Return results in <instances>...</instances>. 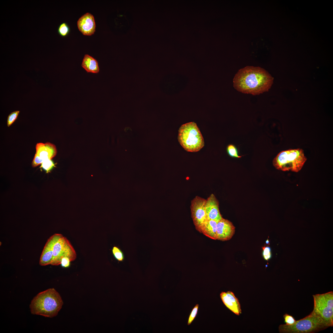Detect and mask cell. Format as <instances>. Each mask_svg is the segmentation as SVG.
<instances>
[{
  "instance_id": "cell-1",
  "label": "cell",
  "mask_w": 333,
  "mask_h": 333,
  "mask_svg": "<svg viewBox=\"0 0 333 333\" xmlns=\"http://www.w3.org/2000/svg\"><path fill=\"white\" fill-rule=\"evenodd\" d=\"M273 78L264 69L247 66L240 69L233 79V86L241 92L258 95L271 88Z\"/></svg>"
},
{
  "instance_id": "cell-2",
  "label": "cell",
  "mask_w": 333,
  "mask_h": 333,
  "mask_svg": "<svg viewBox=\"0 0 333 333\" xmlns=\"http://www.w3.org/2000/svg\"><path fill=\"white\" fill-rule=\"evenodd\" d=\"M63 304L59 294L51 288L37 294L32 300L30 308L32 314L52 318L57 315Z\"/></svg>"
},
{
  "instance_id": "cell-3",
  "label": "cell",
  "mask_w": 333,
  "mask_h": 333,
  "mask_svg": "<svg viewBox=\"0 0 333 333\" xmlns=\"http://www.w3.org/2000/svg\"><path fill=\"white\" fill-rule=\"evenodd\" d=\"M307 159L302 149H289L279 152L273 159V164L278 170L298 172Z\"/></svg>"
},
{
  "instance_id": "cell-4",
  "label": "cell",
  "mask_w": 333,
  "mask_h": 333,
  "mask_svg": "<svg viewBox=\"0 0 333 333\" xmlns=\"http://www.w3.org/2000/svg\"><path fill=\"white\" fill-rule=\"evenodd\" d=\"M325 322L313 310L303 318L296 321L292 325H280L279 331L282 333H310L329 327Z\"/></svg>"
},
{
  "instance_id": "cell-5",
  "label": "cell",
  "mask_w": 333,
  "mask_h": 333,
  "mask_svg": "<svg viewBox=\"0 0 333 333\" xmlns=\"http://www.w3.org/2000/svg\"><path fill=\"white\" fill-rule=\"evenodd\" d=\"M179 142L186 151L196 152L204 146L203 137L196 123L192 122L182 125L179 130Z\"/></svg>"
},
{
  "instance_id": "cell-6",
  "label": "cell",
  "mask_w": 333,
  "mask_h": 333,
  "mask_svg": "<svg viewBox=\"0 0 333 333\" xmlns=\"http://www.w3.org/2000/svg\"><path fill=\"white\" fill-rule=\"evenodd\" d=\"M313 311L321 317L329 327L333 325V292L313 295Z\"/></svg>"
},
{
  "instance_id": "cell-7",
  "label": "cell",
  "mask_w": 333,
  "mask_h": 333,
  "mask_svg": "<svg viewBox=\"0 0 333 333\" xmlns=\"http://www.w3.org/2000/svg\"><path fill=\"white\" fill-rule=\"evenodd\" d=\"M64 257L68 258L72 261L76 259V254L69 241L62 235L59 233L53 245V258L51 265H60L62 258Z\"/></svg>"
},
{
  "instance_id": "cell-8",
  "label": "cell",
  "mask_w": 333,
  "mask_h": 333,
  "mask_svg": "<svg viewBox=\"0 0 333 333\" xmlns=\"http://www.w3.org/2000/svg\"><path fill=\"white\" fill-rule=\"evenodd\" d=\"M206 199L196 196L191 201L190 207L191 217L196 229L200 228L207 220L206 209Z\"/></svg>"
},
{
  "instance_id": "cell-9",
  "label": "cell",
  "mask_w": 333,
  "mask_h": 333,
  "mask_svg": "<svg viewBox=\"0 0 333 333\" xmlns=\"http://www.w3.org/2000/svg\"><path fill=\"white\" fill-rule=\"evenodd\" d=\"M235 227L229 220L222 218L217 224V240L225 241L230 240L235 233Z\"/></svg>"
},
{
  "instance_id": "cell-10",
  "label": "cell",
  "mask_w": 333,
  "mask_h": 333,
  "mask_svg": "<svg viewBox=\"0 0 333 333\" xmlns=\"http://www.w3.org/2000/svg\"><path fill=\"white\" fill-rule=\"evenodd\" d=\"M79 30L84 35L90 36L95 31L96 24L93 16L87 13L82 16L77 22Z\"/></svg>"
},
{
  "instance_id": "cell-11",
  "label": "cell",
  "mask_w": 333,
  "mask_h": 333,
  "mask_svg": "<svg viewBox=\"0 0 333 333\" xmlns=\"http://www.w3.org/2000/svg\"><path fill=\"white\" fill-rule=\"evenodd\" d=\"M205 209L207 220L218 221L223 218L220 212L219 202L213 194L206 199Z\"/></svg>"
},
{
  "instance_id": "cell-12",
  "label": "cell",
  "mask_w": 333,
  "mask_h": 333,
  "mask_svg": "<svg viewBox=\"0 0 333 333\" xmlns=\"http://www.w3.org/2000/svg\"><path fill=\"white\" fill-rule=\"evenodd\" d=\"M59 233H55L48 239L43 249L39 261L41 266L51 265L53 255V247Z\"/></svg>"
},
{
  "instance_id": "cell-13",
  "label": "cell",
  "mask_w": 333,
  "mask_h": 333,
  "mask_svg": "<svg viewBox=\"0 0 333 333\" xmlns=\"http://www.w3.org/2000/svg\"><path fill=\"white\" fill-rule=\"evenodd\" d=\"M220 296L224 304L229 310L237 315H239L241 313L239 300L233 292L231 291L226 292H222Z\"/></svg>"
},
{
  "instance_id": "cell-14",
  "label": "cell",
  "mask_w": 333,
  "mask_h": 333,
  "mask_svg": "<svg viewBox=\"0 0 333 333\" xmlns=\"http://www.w3.org/2000/svg\"><path fill=\"white\" fill-rule=\"evenodd\" d=\"M35 154L44 160L51 159L57 153L56 146L54 144L47 142L45 143H37L36 145Z\"/></svg>"
},
{
  "instance_id": "cell-15",
  "label": "cell",
  "mask_w": 333,
  "mask_h": 333,
  "mask_svg": "<svg viewBox=\"0 0 333 333\" xmlns=\"http://www.w3.org/2000/svg\"><path fill=\"white\" fill-rule=\"evenodd\" d=\"M217 222L213 220H207L201 226L199 232L212 239L217 240Z\"/></svg>"
},
{
  "instance_id": "cell-16",
  "label": "cell",
  "mask_w": 333,
  "mask_h": 333,
  "mask_svg": "<svg viewBox=\"0 0 333 333\" xmlns=\"http://www.w3.org/2000/svg\"><path fill=\"white\" fill-rule=\"evenodd\" d=\"M81 66L87 72L97 73L99 71L98 63L97 60L88 54L84 55Z\"/></svg>"
},
{
  "instance_id": "cell-17",
  "label": "cell",
  "mask_w": 333,
  "mask_h": 333,
  "mask_svg": "<svg viewBox=\"0 0 333 333\" xmlns=\"http://www.w3.org/2000/svg\"><path fill=\"white\" fill-rule=\"evenodd\" d=\"M227 151L228 155L233 158H240L242 157L239 155L236 147L232 144L228 145L227 147Z\"/></svg>"
},
{
  "instance_id": "cell-18",
  "label": "cell",
  "mask_w": 333,
  "mask_h": 333,
  "mask_svg": "<svg viewBox=\"0 0 333 333\" xmlns=\"http://www.w3.org/2000/svg\"><path fill=\"white\" fill-rule=\"evenodd\" d=\"M112 251L114 257L118 261H124L125 258L124 254L119 248L114 246L112 249Z\"/></svg>"
},
{
  "instance_id": "cell-19",
  "label": "cell",
  "mask_w": 333,
  "mask_h": 333,
  "mask_svg": "<svg viewBox=\"0 0 333 333\" xmlns=\"http://www.w3.org/2000/svg\"><path fill=\"white\" fill-rule=\"evenodd\" d=\"M70 29L68 24L66 23H63L59 26L58 32L62 37H65L69 33Z\"/></svg>"
},
{
  "instance_id": "cell-20",
  "label": "cell",
  "mask_w": 333,
  "mask_h": 333,
  "mask_svg": "<svg viewBox=\"0 0 333 333\" xmlns=\"http://www.w3.org/2000/svg\"><path fill=\"white\" fill-rule=\"evenodd\" d=\"M55 166V165L51 159L44 160L41 164L40 167L42 168L47 173L49 172Z\"/></svg>"
},
{
  "instance_id": "cell-21",
  "label": "cell",
  "mask_w": 333,
  "mask_h": 333,
  "mask_svg": "<svg viewBox=\"0 0 333 333\" xmlns=\"http://www.w3.org/2000/svg\"><path fill=\"white\" fill-rule=\"evenodd\" d=\"M20 113L19 110H16L10 113L8 116L7 124L8 127L10 126L17 119Z\"/></svg>"
},
{
  "instance_id": "cell-22",
  "label": "cell",
  "mask_w": 333,
  "mask_h": 333,
  "mask_svg": "<svg viewBox=\"0 0 333 333\" xmlns=\"http://www.w3.org/2000/svg\"><path fill=\"white\" fill-rule=\"evenodd\" d=\"M199 305L197 304L192 309L189 317L187 325H190L195 318L199 308Z\"/></svg>"
},
{
  "instance_id": "cell-23",
  "label": "cell",
  "mask_w": 333,
  "mask_h": 333,
  "mask_svg": "<svg viewBox=\"0 0 333 333\" xmlns=\"http://www.w3.org/2000/svg\"><path fill=\"white\" fill-rule=\"evenodd\" d=\"M263 249L262 256L264 258L266 261H268L271 257V253L270 248L269 246L262 247Z\"/></svg>"
},
{
  "instance_id": "cell-24",
  "label": "cell",
  "mask_w": 333,
  "mask_h": 333,
  "mask_svg": "<svg viewBox=\"0 0 333 333\" xmlns=\"http://www.w3.org/2000/svg\"><path fill=\"white\" fill-rule=\"evenodd\" d=\"M283 317L284 322L286 323V325H292L296 322V320L294 317L288 314H284Z\"/></svg>"
},
{
  "instance_id": "cell-25",
  "label": "cell",
  "mask_w": 333,
  "mask_h": 333,
  "mask_svg": "<svg viewBox=\"0 0 333 333\" xmlns=\"http://www.w3.org/2000/svg\"><path fill=\"white\" fill-rule=\"evenodd\" d=\"M43 161L42 158L35 154L32 162V166L33 167H35L41 164Z\"/></svg>"
},
{
  "instance_id": "cell-26",
  "label": "cell",
  "mask_w": 333,
  "mask_h": 333,
  "mask_svg": "<svg viewBox=\"0 0 333 333\" xmlns=\"http://www.w3.org/2000/svg\"><path fill=\"white\" fill-rule=\"evenodd\" d=\"M71 261L67 257H64L62 258L60 264L64 268H68L70 265Z\"/></svg>"
},
{
  "instance_id": "cell-27",
  "label": "cell",
  "mask_w": 333,
  "mask_h": 333,
  "mask_svg": "<svg viewBox=\"0 0 333 333\" xmlns=\"http://www.w3.org/2000/svg\"><path fill=\"white\" fill-rule=\"evenodd\" d=\"M266 243L267 244H268L269 243V241L268 239L266 241Z\"/></svg>"
}]
</instances>
